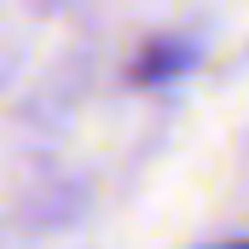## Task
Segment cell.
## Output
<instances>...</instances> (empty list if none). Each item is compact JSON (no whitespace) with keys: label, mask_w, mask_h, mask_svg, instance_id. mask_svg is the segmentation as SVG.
Wrapping results in <instances>:
<instances>
[{"label":"cell","mask_w":249,"mask_h":249,"mask_svg":"<svg viewBox=\"0 0 249 249\" xmlns=\"http://www.w3.org/2000/svg\"><path fill=\"white\" fill-rule=\"evenodd\" d=\"M226 249H249V244H226Z\"/></svg>","instance_id":"obj_1"}]
</instances>
